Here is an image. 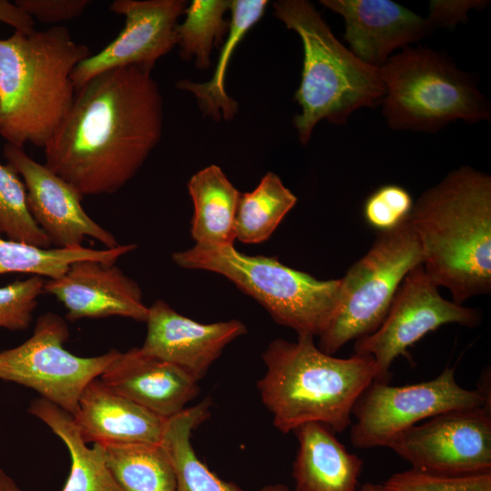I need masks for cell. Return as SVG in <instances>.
Segmentation results:
<instances>
[{"label": "cell", "instance_id": "1", "mask_svg": "<svg viewBox=\"0 0 491 491\" xmlns=\"http://www.w3.org/2000/svg\"><path fill=\"white\" fill-rule=\"evenodd\" d=\"M163 119V97L150 70L133 65L105 71L75 91L43 147L45 165L83 197L115 194L159 143Z\"/></svg>", "mask_w": 491, "mask_h": 491}, {"label": "cell", "instance_id": "2", "mask_svg": "<svg viewBox=\"0 0 491 491\" xmlns=\"http://www.w3.org/2000/svg\"><path fill=\"white\" fill-rule=\"evenodd\" d=\"M426 274L453 302L491 290V178L461 166L426 190L407 217Z\"/></svg>", "mask_w": 491, "mask_h": 491}, {"label": "cell", "instance_id": "3", "mask_svg": "<svg viewBox=\"0 0 491 491\" xmlns=\"http://www.w3.org/2000/svg\"><path fill=\"white\" fill-rule=\"evenodd\" d=\"M89 55L60 25L0 38V135L6 144L48 143L73 104L72 72Z\"/></svg>", "mask_w": 491, "mask_h": 491}, {"label": "cell", "instance_id": "4", "mask_svg": "<svg viewBox=\"0 0 491 491\" xmlns=\"http://www.w3.org/2000/svg\"><path fill=\"white\" fill-rule=\"evenodd\" d=\"M263 361L266 373L256 386L274 426L285 434L309 422L345 431L352 425L356 402L377 375L372 356L336 357L310 335H297L295 342L272 341Z\"/></svg>", "mask_w": 491, "mask_h": 491}, {"label": "cell", "instance_id": "5", "mask_svg": "<svg viewBox=\"0 0 491 491\" xmlns=\"http://www.w3.org/2000/svg\"><path fill=\"white\" fill-rule=\"evenodd\" d=\"M274 15L295 31L303 44L304 61L295 100L301 113L294 125L306 145L317 123L342 125L357 109L383 100L379 68L367 65L334 35L315 6L306 0H278Z\"/></svg>", "mask_w": 491, "mask_h": 491}, {"label": "cell", "instance_id": "6", "mask_svg": "<svg viewBox=\"0 0 491 491\" xmlns=\"http://www.w3.org/2000/svg\"><path fill=\"white\" fill-rule=\"evenodd\" d=\"M172 260L182 268L225 276L262 305L277 324L297 335L319 336L338 306L341 278L318 280L275 257L247 256L234 246L195 244L173 253Z\"/></svg>", "mask_w": 491, "mask_h": 491}, {"label": "cell", "instance_id": "7", "mask_svg": "<svg viewBox=\"0 0 491 491\" xmlns=\"http://www.w3.org/2000/svg\"><path fill=\"white\" fill-rule=\"evenodd\" d=\"M378 68L383 114L393 129L436 132L456 120L490 117L487 100L472 79L432 49L406 46Z\"/></svg>", "mask_w": 491, "mask_h": 491}, {"label": "cell", "instance_id": "8", "mask_svg": "<svg viewBox=\"0 0 491 491\" xmlns=\"http://www.w3.org/2000/svg\"><path fill=\"white\" fill-rule=\"evenodd\" d=\"M422 265L418 239L406 219L379 231L369 250L341 278L339 303L318 347L334 355L346 343L374 333L384 321L406 276Z\"/></svg>", "mask_w": 491, "mask_h": 491}, {"label": "cell", "instance_id": "9", "mask_svg": "<svg viewBox=\"0 0 491 491\" xmlns=\"http://www.w3.org/2000/svg\"><path fill=\"white\" fill-rule=\"evenodd\" d=\"M476 389H465L455 369L445 368L430 381L400 386L373 381L356 402L350 441L357 448L386 446L400 433L430 417L452 410L491 405L489 376Z\"/></svg>", "mask_w": 491, "mask_h": 491}, {"label": "cell", "instance_id": "10", "mask_svg": "<svg viewBox=\"0 0 491 491\" xmlns=\"http://www.w3.org/2000/svg\"><path fill=\"white\" fill-rule=\"evenodd\" d=\"M68 336L67 324L60 316H40L28 339L0 352V379L35 390L74 416L84 388L102 375L119 351L79 356L65 348Z\"/></svg>", "mask_w": 491, "mask_h": 491}, {"label": "cell", "instance_id": "11", "mask_svg": "<svg viewBox=\"0 0 491 491\" xmlns=\"http://www.w3.org/2000/svg\"><path fill=\"white\" fill-rule=\"evenodd\" d=\"M480 319L477 310L442 297L419 265L402 281L380 326L356 340L354 353L372 356L377 367L374 381L388 384L395 359L407 357V349L426 334L446 324L473 327Z\"/></svg>", "mask_w": 491, "mask_h": 491}, {"label": "cell", "instance_id": "12", "mask_svg": "<svg viewBox=\"0 0 491 491\" xmlns=\"http://www.w3.org/2000/svg\"><path fill=\"white\" fill-rule=\"evenodd\" d=\"M387 447L419 470H491V405L441 413L400 433Z\"/></svg>", "mask_w": 491, "mask_h": 491}, {"label": "cell", "instance_id": "13", "mask_svg": "<svg viewBox=\"0 0 491 491\" xmlns=\"http://www.w3.org/2000/svg\"><path fill=\"white\" fill-rule=\"evenodd\" d=\"M187 7L185 0H115L110 10L125 16V26L100 52L90 55L73 70L75 91L105 71L139 66L152 71L155 62L177 44V19Z\"/></svg>", "mask_w": 491, "mask_h": 491}, {"label": "cell", "instance_id": "14", "mask_svg": "<svg viewBox=\"0 0 491 491\" xmlns=\"http://www.w3.org/2000/svg\"><path fill=\"white\" fill-rule=\"evenodd\" d=\"M3 155L23 180L31 215L55 247H80L86 237L105 248L119 246L115 235L85 211L84 197L68 182L31 158L24 148L5 143Z\"/></svg>", "mask_w": 491, "mask_h": 491}, {"label": "cell", "instance_id": "15", "mask_svg": "<svg viewBox=\"0 0 491 491\" xmlns=\"http://www.w3.org/2000/svg\"><path fill=\"white\" fill-rule=\"evenodd\" d=\"M44 293L64 306L70 321L121 316L145 322L148 315L139 285L115 264L75 262L62 276L45 280Z\"/></svg>", "mask_w": 491, "mask_h": 491}, {"label": "cell", "instance_id": "16", "mask_svg": "<svg viewBox=\"0 0 491 491\" xmlns=\"http://www.w3.org/2000/svg\"><path fill=\"white\" fill-rule=\"evenodd\" d=\"M145 323L146 336L140 350L183 368L196 381L205 376L228 344L246 333L239 320L199 323L163 300L148 307Z\"/></svg>", "mask_w": 491, "mask_h": 491}, {"label": "cell", "instance_id": "17", "mask_svg": "<svg viewBox=\"0 0 491 491\" xmlns=\"http://www.w3.org/2000/svg\"><path fill=\"white\" fill-rule=\"evenodd\" d=\"M345 21V39L364 63L380 67L397 48L425 37L432 30L427 18L390 0H321Z\"/></svg>", "mask_w": 491, "mask_h": 491}, {"label": "cell", "instance_id": "18", "mask_svg": "<svg viewBox=\"0 0 491 491\" xmlns=\"http://www.w3.org/2000/svg\"><path fill=\"white\" fill-rule=\"evenodd\" d=\"M99 379L115 393L163 418L183 411L199 393L197 382L183 368L134 347L117 356Z\"/></svg>", "mask_w": 491, "mask_h": 491}, {"label": "cell", "instance_id": "19", "mask_svg": "<svg viewBox=\"0 0 491 491\" xmlns=\"http://www.w3.org/2000/svg\"><path fill=\"white\" fill-rule=\"evenodd\" d=\"M85 442L160 444L166 419L106 386L99 377L89 382L73 416Z\"/></svg>", "mask_w": 491, "mask_h": 491}, {"label": "cell", "instance_id": "20", "mask_svg": "<svg viewBox=\"0 0 491 491\" xmlns=\"http://www.w3.org/2000/svg\"><path fill=\"white\" fill-rule=\"evenodd\" d=\"M324 424L306 423L294 433L298 450L293 465L296 491H356L364 461L347 451Z\"/></svg>", "mask_w": 491, "mask_h": 491}, {"label": "cell", "instance_id": "21", "mask_svg": "<svg viewBox=\"0 0 491 491\" xmlns=\"http://www.w3.org/2000/svg\"><path fill=\"white\" fill-rule=\"evenodd\" d=\"M187 189L194 205L191 235L195 244L234 246L241 193L223 170L215 165L203 168L190 178Z\"/></svg>", "mask_w": 491, "mask_h": 491}, {"label": "cell", "instance_id": "22", "mask_svg": "<svg viewBox=\"0 0 491 491\" xmlns=\"http://www.w3.org/2000/svg\"><path fill=\"white\" fill-rule=\"evenodd\" d=\"M28 412L48 426L68 449L71 470L62 491H123L107 466L103 445L89 447L72 415L43 397L32 400Z\"/></svg>", "mask_w": 491, "mask_h": 491}, {"label": "cell", "instance_id": "23", "mask_svg": "<svg viewBox=\"0 0 491 491\" xmlns=\"http://www.w3.org/2000/svg\"><path fill=\"white\" fill-rule=\"evenodd\" d=\"M267 5L266 0H231L229 30L211 79L205 83L184 79L176 84L179 89L192 93L203 114L215 121L232 120L238 111L237 102L225 89L229 60L246 33L262 18Z\"/></svg>", "mask_w": 491, "mask_h": 491}, {"label": "cell", "instance_id": "24", "mask_svg": "<svg viewBox=\"0 0 491 491\" xmlns=\"http://www.w3.org/2000/svg\"><path fill=\"white\" fill-rule=\"evenodd\" d=\"M208 398L167 418L162 440L175 470V491H242L233 482L213 473L196 456L191 443L193 431L210 416Z\"/></svg>", "mask_w": 491, "mask_h": 491}, {"label": "cell", "instance_id": "25", "mask_svg": "<svg viewBox=\"0 0 491 491\" xmlns=\"http://www.w3.org/2000/svg\"><path fill=\"white\" fill-rule=\"evenodd\" d=\"M135 244L119 245L114 248L92 249L85 246L72 248H41L4 238L0 235V276L24 273L42 277L56 278L69 266L81 260H95L115 264L122 256L134 251Z\"/></svg>", "mask_w": 491, "mask_h": 491}, {"label": "cell", "instance_id": "26", "mask_svg": "<svg viewBox=\"0 0 491 491\" xmlns=\"http://www.w3.org/2000/svg\"><path fill=\"white\" fill-rule=\"evenodd\" d=\"M103 447L107 466L123 491H175V470L161 444H108Z\"/></svg>", "mask_w": 491, "mask_h": 491}, {"label": "cell", "instance_id": "27", "mask_svg": "<svg viewBox=\"0 0 491 491\" xmlns=\"http://www.w3.org/2000/svg\"><path fill=\"white\" fill-rule=\"evenodd\" d=\"M297 202L277 175L267 172L252 191L240 195L235 236L242 243L259 244L267 240Z\"/></svg>", "mask_w": 491, "mask_h": 491}, {"label": "cell", "instance_id": "28", "mask_svg": "<svg viewBox=\"0 0 491 491\" xmlns=\"http://www.w3.org/2000/svg\"><path fill=\"white\" fill-rule=\"evenodd\" d=\"M230 5V0L191 2L185 11V19L175 27L182 59L194 58L196 68L202 71L210 68L212 51L223 45L229 30L230 20L225 14Z\"/></svg>", "mask_w": 491, "mask_h": 491}, {"label": "cell", "instance_id": "29", "mask_svg": "<svg viewBox=\"0 0 491 491\" xmlns=\"http://www.w3.org/2000/svg\"><path fill=\"white\" fill-rule=\"evenodd\" d=\"M0 232L10 240L41 248L52 245L30 214L22 178L7 163H0Z\"/></svg>", "mask_w": 491, "mask_h": 491}, {"label": "cell", "instance_id": "30", "mask_svg": "<svg viewBox=\"0 0 491 491\" xmlns=\"http://www.w3.org/2000/svg\"><path fill=\"white\" fill-rule=\"evenodd\" d=\"M387 491H491V470L444 474L410 468L392 475Z\"/></svg>", "mask_w": 491, "mask_h": 491}, {"label": "cell", "instance_id": "31", "mask_svg": "<svg viewBox=\"0 0 491 491\" xmlns=\"http://www.w3.org/2000/svg\"><path fill=\"white\" fill-rule=\"evenodd\" d=\"M45 281L42 276H31L0 286V329L22 331L29 327Z\"/></svg>", "mask_w": 491, "mask_h": 491}, {"label": "cell", "instance_id": "32", "mask_svg": "<svg viewBox=\"0 0 491 491\" xmlns=\"http://www.w3.org/2000/svg\"><path fill=\"white\" fill-rule=\"evenodd\" d=\"M413 205L410 194L404 187L385 185L366 200L364 216L371 226L378 231H386L406 221Z\"/></svg>", "mask_w": 491, "mask_h": 491}, {"label": "cell", "instance_id": "33", "mask_svg": "<svg viewBox=\"0 0 491 491\" xmlns=\"http://www.w3.org/2000/svg\"><path fill=\"white\" fill-rule=\"evenodd\" d=\"M89 0H16L15 4L33 19L55 24L75 19L82 15Z\"/></svg>", "mask_w": 491, "mask_h": 491}, {"label": "cell", "instance_id": "34", "mask_svg": "<svg viewBox=\"0 0 491 491\" xmlns=\"http://www.w3.org/2000/svg\"><path fill=\"white\" fill-rule=\"evenodd\" d=\"M486 2L479 0L469 1H443L435 0L430 2L429 17L427 18L432 27H451L467 18V13L472 8H478Z\"/></svg>", "mask_w": 491, "mask_h": 491}, {"label": "cell", "instance_id": "35", "mask_svg": "<svg viewBox=\"0 0 491 491\" xmlns=\"http://www.w3.org/2000/svg\"><path fill=\"white\" fill-rule=\"evenodd\" d=\"M0 22L14 27L15 31L30 32L35 29V20L7 0H0Z\"/></svg>", "mask_w": 491, "mask_h": 491}, {"label": "cell", "instance_id": "36", "mask_svg": "<svg viewBox=\"0 0 491 491\" xmlns=\"http://www.w3.org/2000/svg\"><path fill=\"white\" fill-rule=\"evenodd\" d=\"M0 491H22L2 469H0Z\"/></svg>", "mask_w": 491, "mask_h": 491}, {"label": "cell", "instance_id": "37", "mask_svg": "<svg viewBox=\"0 0 491 491\" xmlns=\"http://www.w3.org/2000/svg\"><path fill=\"white\" fill-rule=\"evenodd\" d=\"M356 491H387L383 485L374 483H365Z\"/></svg>", "mask_w": 491, "mask_h": 491}, {"label": "cell", "instance_id": "38", "mask_svg": "<svg viewBox=\"0 0 491 491\" xmlns=\"http://www.w3.org/2000/svg\"><path fill=\"white\" fill-rule=\"evenodd\" d=\"M260 491H290V490L285 485L276 484V485L266 486Z\"/></svg>", "mask_w": 491, "mask_h": 491}]
</instances>
